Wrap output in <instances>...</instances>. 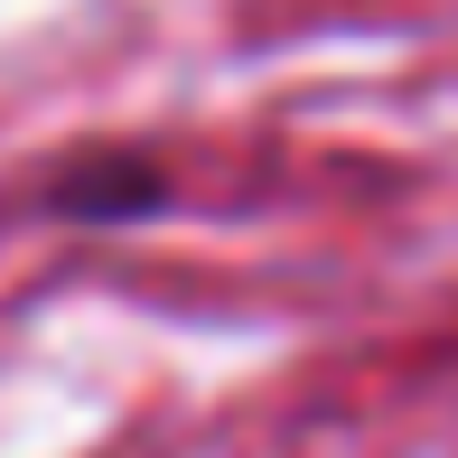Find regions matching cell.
I'll use <instances>...</instances> for the list:
<instances>
[{"label":"cell","instance_id":"obj_1","mask_svg":"<svg viewBox=\"0 0 458 458\" xmlns=\"http://www.w3.org/2000/svg\"><path fill=\"white\" fill-rule=\"evenodd\" d=\"M38 206L56 225H140V216L169 206V169L150 150H75L66 169L38 187Z\"/></svg>","mask_w":458,"mask_h":458}]
</instances>
